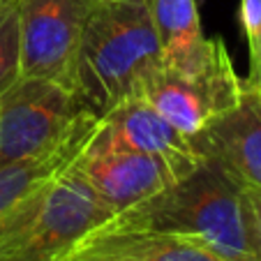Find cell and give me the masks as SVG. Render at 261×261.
Instances as JSON below:
<instances>
[{"instance_id":"4fadbf2b","label":"cell","mask_w":261,"mask_h":261,"mask_svg":"<svg viewBox=\"0 0 261 261\" xmlns=\"http://www.w3.org/2000/svg\"><path fill=\"white\" fill-rule=\"evenodd\" d=\"M21 79V37L19 0L0 12V95Z\"/></svg>"},{"instance_id":"2e32d148","label":"cell","mask_w":261,"mask_h":261,"mask_svg":"<svg viewBox=\"0 0 261 261\" xmlns=\"http://www.w3.org/2000/svg\"><path fill=\"white\" fill-rule=\"evenodd\" d=\"M243 86L261 97V30L256 40L250 42V76L243 81Z\"/></svg>"},{"instance_id":"7c38bea8","label":"cell","mask_w":261,"mask_h":261,"mask_svg":"<svg viewBox=\"0 0 261 261\" xmlns=\"http://www.w3.org/2000/svg\"><path fill=\"white\" fill-rule=\"evenodd\" d=\"M162 54H173L203 37L197 0H146Z\"/></svg>"},{"instance_id":"52a82bcc","label":"cell","mask_w":261,"mask_h":261,"mask_svg":"<svg viewBox=\"0 0 261 261\" xmlns=\"http://www.w3.org/2000/svg\"><path fill=\"white\" fill-rule=\"evenodd\" d=\"M72 169L88 182L95 197L114 217L129 206H137L148 197L162 192L194 167L188 169L158 155L111 143L95 129Z\"/></svg>"},{"instance_id":"e0dca14e","label":"cell","mask_w":261,"mask_h":261,"mask_svg":"<svg viewBox=\"0 0 261 261\" xmlns=\"http://www.w3.org/2000/svg\"><path fill=\"white\" fill-rule=\"evenodd\" d=\"M10 3H12V0H0V12L5 10V7H7V5H10Z\"/></svg>"},{"instance_id":"3957f363","label":"cell","mask_w":261,"mask_h":261,"mask_svg":"<svg viewBox=\"0 0 261 261\" xmlns=\"http://www.w3.org/2000/svg\"><path fill=\"white\" fill-rule=\"evenodd\" d=\"M132 97L148 102L192 139L241 102L243 81L224 42L201 37L180 51L162 54V60L143 76Z\"/></svg>"},{"instance_id":"5b68a950","label":"cell","mask_w":261,"mask_h":261,"mask_svg":"<svg viewBox=\"0 0 261 261\" xmlns=\"http://www.w3.org/2000/svg\"><path fill=\"white\" fill-rule=\"evenodd\" d=\"M88 111L76 93L56 81L21 76L0 95V164L44 153Z\"/></svg>"},{"instance_id":"277c9868","label":"cell","mask_w":261,"mask_h":261,"mask_svg":"<svg viewBox=\"0 0 261 261\" xmlns=\"http://www.w3.org/2000/svg\"><path fill=\"white\" fill-rule=\"evenodd\" d=\"M111 220L88 182L69 169L40 199L0 224V261H65Z\"/></svg>"},{"instance_id":"8992f818","label":"cell","mask_w":261,"mask_h":261,"mask_svg":"<svg viewBox=\"0 0 261 261\" xmlns=\"http://www.w3.org/2000/svg\"><path fill=\"white\" fill-rule=\"evenodd\" d=\"M93 0H19L21 76L74 90L81 35Z\"/></svg>"},{"instance_id":"9a60e30c","label":"cell","mask_w":261,"mask_h":261,"mask_svg":"<svg viewBox=\"0 0 261 261\" xmlns=\"http://www.w3.org/2000/svg\"><path fill=\"white\" fill-rule=\"evenodd\" d=\"M241 25L247 44L254 42L261 30V0H241Z\"/></svg>"},{"instance_id":"9c48e42d","label":"cell","mask_w":261,"mask_h":261,"mask_svg":"<svg viewBox=\"0 0 261 261\" xmlns=\"http://www.w3.org/2000/svg\"><path fill=\"white\" fill-rule=\"evenodd\" d=\"M102 116L84 111L72 132L44 153L0 164V224L40 199L56 180L72 169L84 148L88 146Z\"/></svg>"},{"instance_id":"5bb4252c","label":"cell","mask_w":261,"mask_h":261,"mask_svg":"<svg viewBox=\"0 0 261 261\" xmlns=\"http://www.w3.org/2000/svg\"><path fill=\"white\" fill-rule=\"evenodd\" d=\"M245 199H247V213H250L252 252H254V261H261V190L245 188Z\"/></svg>"},{"instance_id":"7a4b0ae2","label":"cell","mask_w":261,"mask_h":261,"mask_svg":"<svg viewBox=\"0 0 261 261\" xmlns=\"http://www.w3.org/2000/svg\"><path fill=\"white\" fill-rule=\"evenodd\" d=\"M162 60L146 0H95L81 35L74 93L97 116L137 93Z\"/></svg>"},{"instance_id":"ac0fdd59","label":"cell","mask_w":261,"mask_h":261,"mask_svg":"<svg viewBox=\"0 0 261 261\" xmlns=\"http://www.w3.org/2000/svg\"><path fill=\"white\" fill-rule=\"evenodd\" d=\"M254 95H256V93H254ZM256 99H259V104H261V97H259V95H256Z\"/></svg>"},{"instance_id":"d6986e66","label":"cell","mask_w":261,"mask_h":261,"mask_svg":"<svg viewBox=\"0 0 261 261\" xmlns=\"http://www.w3.org/2000/svg\"><path fill=\"white\" fill-rule=\"evenodd\" d=\"M93 3H95V0H93Z\"/></svg>"},{"instance_id":"30bf717a","label":"cell","mask_w":261,"mask_h":261,"mask_svg":"<svg viewBox=\"0 0 261 261\" xmlns=\"http://www.w3.org/2000/svg\"><path fill=\"white\" fill-rule=\"evenodd\" d=\"M97 134L111 143L132 148L139 153L158 155L188 169L201 162L192 146V139L139 97H127L107 111L99 118Z\"/></svg>"},{"instance_id":"8fae6325","label":"cell","mask_w":261,"mask_h":261,"mask_svg":"<svg viewBox=\"0 0 261 261\" xmlns=\"http://www.w3.org/2000/svg\"><path fill=\"white\" fill-rule=\"evenodd\" d=\"M65 261H224L192 241L148 229L102 224L90 231Z\"/></svg>"},{"instance_id":"6da1fadb","label":"cell","mask_w":261,"mask_h":261,"mask_svg":"<svg viewBox=\"0 0 261 261\" xmlns=\"http://www.w3.org/2000/svg\"><path fill=\"white\" fill-rule=\"evenodd\" d=\"M104 224L185 238L224 261H254L245 188L211 160Z\"/></svg>"},{"instance_id":"ba28073f","label":"cell","mask_w":261,"mask_h":261,"mask_svg":"<svg viewBox=\"0 0 261 261\" xmlns=\"http://www.w3.org/2000/svg\"><path fill=\"white\" fill-rule=\"evenodd\" d=\"M201 160L222 167L243 188L261 190V104L243 86V99L192 137Z\"/></svg>"}]
</instances>
